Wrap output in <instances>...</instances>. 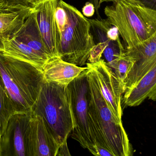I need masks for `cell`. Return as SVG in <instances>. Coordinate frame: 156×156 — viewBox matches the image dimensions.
Masks as SVG:
<instances>
[{"label":"cell","instance_id":"obj_18","mask_svg":"<svg viewBox=\"0 0 156 156\" xmlns=\"http://www.w3.org/2000/svg\"><path fill=\"white\" fill-rule=\"evenodd\" d=\"M16 111L0 78V133L3 134L10 118Z\"/></svg>","mask_w":156,"mask_h":156},{"label":"cell","instance_id":"obj_22","mask_svg":"<svg viewBox=\"0 0 156 156\" xmlns=\"http://www.w3.org/2000/svg\"><path fill=\"white\" fill-rule=\"evenodd\" d=\"M95 12V7L92 3L87 2L82 8V14L85 17H91Z\"/></svg>","mask_w":156,"mask_h":156},{"label":"cell","instance_id":"obj_3","mask_svg":"<svg viewBox=\"0 0 156 156\" xmlns=\"http://www.w3.org/2000/svg\"><path fill=\"white\" fill-rule=\"evenodd\" d=\"M104 13L118 29L126 50L146 41L156 32V11L138 0H116L105 8Z\"/></svg>","mask_w":156,"mask_h":156},{"label":"cell","instance_id":"obj_8","mask_svg":"<svg viewBox=\"0 0 156 156\" xmlns=\"http://www.w3.org/2000/svg\"><path fill=\"white\" fill-rule=\"evenodd\" d=\"M33 113H16L11 117L1 136L0 156H28L27 134Z\"/></svg>","mask_w":156,"mask_h":156},{"label":"cell","instance_id":"obj_20","mask_svg":"<svg viewBox=\"0 0 156 156\" xmlns=\"http://www.w3.org/2000/svg\"><path fill=\"white\" fill-rule=\"evenodd\" d=\"M55 16L59 30L62 34V32L65 30L67 23L68 17L66 12L60 2V0H58V2L56 9Z\"/></svg>","mask_w":156,"mask_h":156},{"label":"cell","instance_id":"obj_5","mask_svg":"<svg viewBox=\"0 0 156 156\" xmlns=\"http://www.w3.org/2000/svg\"><path fill=\"white\" fill-rule=\"evenodd\" d=\"M67 14L68 21L62 32L58 57L79 67L86 65L95 46L91 25L76 7L60 0Z\"/></svg>","mask_w":156,"mask_h":156},{"label":"cell","instance_id":"obj_10","mask_svg":"<svg viewBox=\"0 0 156 156\" xmlns=\"http://www.w3.org/2000/svg\"><path fill=\"white\" fill-rule=\"evenodd\" d=\"M26 141L28 156H57L60 147L43 118L33 114Z\"/></svg>","mask_w":156,"mask_h":156},{"label":"cell","instance_id":"obj_19","mask_svg":"<svg viewBox=\"0 0 156 156\" xmlns=\"http://www.w3.org/2000/svg\"><path fill=\"white\" fill-rule=\"evenodd\" d=\"M134 64V60L125 54L120 58L107 65L112 69L124 88L125 82Z\"/></svg>","mask_w":156,"mask_h":156},{"label":"cell","instance_id":"obj_28","mask_svg":"<svg viewBox=\"0 0 156 156\" xmlns=\"http://www.w3.org/2000/svg\"><path fill=\"white\" fill-rule=\"evenodd\" d=\"M116 1V0H99V5H101L102 3L105 2H113Z\"/></svg>","mask_w":156,"mask_h":156},{"label":"cell","instance_id":"obj_13","mask_svg":"<svg viewBox=\"0 0 156 156\" xmlns=\"http://www.w3.org/2000/svg\"><path fill=\"white\" fill-rule=\"evenodd\" d=\"M88 69L87 67H79L55 56L48 60L43 72L46 81L68 86L82 72Z\"/></svg>","mask_w":156,"mask_h":156},{"label":"cell","instance_id":"obj_9","mask_svg":"<svg viewBox=\"0 0 156 156\" xmlns=\"http://www.w3.org/2000/svg\"><path fill=\"white\" fill-rule=\"evenodd\" d=\"M58 1L41 0L32 5L41 34L53 57H58L62 37L55 16Z\"/></svg>","mask_w":156,"mask_h":156},{"label":"cell","instance_id":"obj_29","mask_svg":"<svg viewBox=\"0 0 156 156\" xmlns=\"http://www.w3.org/2000/svg\"><path fill=\"white\" fill-rule=\"evenodd\" d=\"M41 1V0H31V2H32V5H34V4H35L36 3L38 2L39 1Z\"/></svg>","mask_w":156,"mask_h":156},{"label":"cell","instance_id":"obj_32","mask_svg":"<svg viewBox=\"0 0 156 156\" xmlns=\"http://www.w3.org/2000/svg\"><path fill=\"white\" fill-rule=\"evenodd\" d=\"M29 1H30V3H31V5H32V2H31V0H29Z\"/></svg>","mask_w":156,"mask_h":156},{"label":"cell","instance_id":"obj_4","mask_svg":"<svg viewBox=\"0 0 156 156\" xmlns=\"http://www.w3.org/2000/svg\"><path fill=\"white\" fill-rule=\"evenodd\" d=\"M32 113L43 118L59 146L67 141L73 129L68 85L44 80Z\"/></svg>","mask_w":156,"mask_h":156},{"label":"cell","instance_id":"obj_21","mask_svg":"<svg viewBox=\"0 0 156 156\" xmlns=\"http://www.w3.org/2000/svg\"><path fill=\"white\" fill-rule=\"evenodd\" d=\"M27 5L23 6H16L10 4L5 0H0V12H11L24 8Z\"/></svg>","mask_w":156,"mask_h":156},{"label":"cell","instance_id":"obj_26","mask_svg":"<svg viewBox=\"0 0 156 156\" xmlns=\"http://www.w3.org/2000/svg\"><path fill=\"white\" fill-rule=\"evenodd\" d=\"M145 5L156 11V0H138Z\"/></svg>","mask_w":156,"mask_h":156},{"label":"cell","instance_id":"obj_7","mask_svg":"<svg viewBox=\"0 0 156 156\" xmlns=\"http://www.w3.org/2000/svg\"><path fill=\"white\" fill-rule=\"evenodd\" d=\"M86 65L94 74L99 90L109 108L115 115L122 121L124 92L122 82L112 69L102 59L93 63L87 62Z\"/></svg>","mask_w":156,"mask_h":156},{"label":"cell","instance_id":"obj_14","mask_svg":"<svg viewBox=\"0 0 156 156\" xmlns=\"http://www.w3.org/2000/svg\"><path fill=\"white\" fill-rule=\"evenodd\" d=\"M13 38L27 45L48 60L53 57L39 30L34 9Z\"/></svg>","mask_w":156,"mask_h":156},{"label":"cell","instance_id":"obj_2","mask_svg":"<svg viewBox=\"0 0 156 156\" xmlns=\"http://www.w3.org/2000/svg\"><path fill=\"white\" fill-rule=\"evenodd\" d=\"M0 78L16 112H32L44 80L43 71L0 52Z\"/></svg>","mask_w":156,"mask_h":156},{"label":"cell","instance_id":"obj_25","mask_svg":"<svg viewBox=\"0 0 156 156\" xmlns=\"http://www.w3.org/2000/svg\"><path fill=\"white\" fill-rule=\"evenodd\" d=\"M67 145V141L62 144L58 149L57 156H70Z\"/></svg>","mask_w":156,"mask_h":156},{"label":"cell","instance_id":"obj_17","mask_svg":"<svg viewBox=\"0 0 156 156\" xmlns=\"http://www.w3.org/2000/svg\"><path fill=\"white\" fill-rule=\"evenodd\" d=\"M34 10L32 5L11 12H0V36L14 37Z\"/></svg>","mask_w":156,"mask_h":156},{"label":"cell","instance_id":"obj_6","mask_svg":"<svg viewBox=\"0 0 156 156\" xmlns=\"http://www.w3.org/2000/svg\"><path fill=\"white\" fill-rule=\"evenodd\" d=\"M88 70L82 72L68 85L73 123L71 137L94 155L95 142L88 117Z\"/></svg>","mask_w":156,"mask_h":156},{"label":"cell","instance_id":"obj_30","mask_svg":"<svg viewBox=\"0 0 156 156\" xmlns=\"http://www.w3.org/2000/svg\"><path fill=\"white\" fill-rule=\"evenodd\" d=\"M2 50V43L1 41V37L0 36V52Z\"/></svg>","mask_w":156,"mask_h":156},{"label":"cell","instance_id":"obj_12","mask_svg":"<svg viewBox=\"0 0 156 156\" xmlns=\"http://www.w3.org/2000/svg\"><path fill=\"white\" fill-rule=\"evenodd\" d=\"M147 99L156 101V64L132 88L125 92L122 108L139 106Z\"/></svg>","mask_w":156,"mask_h":156},{"label":"cell","instance_id":"obj_1","mask_svg":"<svg viewBox=\"0 0 156 156\" xmlns=\"http://www.w3.org/2000/svg\"><path fill=\"white\" fill-rule=\"evenodd\" d=\"M87 79L88 117L95 146L108 149L114 156H133V149L122 121L109 108L99 90L94 74L89 68Z\"/></svg>","mask_w":156,"mask_h":156},{"label":"cell","instance_id":"obj_11","mask_svg":"<svg viewBox=\"0 0 156 156\" xmlns=\"http://www.w3.org/2000/svg\"><path fill=\"white\" fill-rule=\"evenodd\" d=\"M125 54L135 64L124 85L123 91L133 87L156 64V32L149 39L128 50Z\"/></svg>","mask_w":156,"mask_h":156},{"label":"cell","instance_id":"obj_31","mask_svg":"<svg viewBox=\"0 0 156 156\" xmlns=\"http://www.w3.org/2000/svg\"><path fill=\"white\" fill-rule=\"evenodd\" d=\"M1 133H0V143H1Z\"/></svg>","mask_w":156,"mask_h":156},{"label":"cell","instance_id":"obj_24","mask_svg":"<svg viewBox=\"0 0 156 156\" xmlns=\"http://www.w3.org/2000/svg\"><path fill=\"white\" fill-rule=\"evenodd\" d=\"M12 5L16 6H23L25 5H31L29 0H5Z\"/></svg>","mask_w":156,"mask_h":156},{"label":"cell","instance_id":"obj_23","mask_svg":"<svg viewBox=\"0 0 156 156\" xmlns=\"http://www.w3.org/2000/svg\"><path fill=\"white\" fill-rule=\"evenodd\" d=\"M95 152L94 155L97 156H114L113 154L109 151L108 149L100 146L95 145Z\"/></svg>","mask_w":156,"mask_h":156},{"label":"cell","instance_id":"obj_16","mask_svg":"<svg viewBox=\"0 0 156 156\" xmlns=\"http://www.w3.org/2000/svg\"><path fill=\"white\" fill-rule=\"evenodd\" d=\"M2 50L1 52L15 58L28 62L43 71L48 60L33 49L14 38L1 37Z\"/></svg>","mask_w":156,"mask_h":156},{"label":"cell","instance_id":"obj_27","mask_svg":"<svg viewBox=\"0 0 156 156\" xmlns=\"http://www.w3.org/2000/svg\"><path fill=\"white\" fill-rule=\"evenodd\" d=\"M89 1L90 2L92 3L94 5L95 11H96L98 16H99V9L100 8V6H101V5H99V0H89Z\"/></svg>","mask_w":156,"mask_h":156},{"label":"cell","instance_id":"obj_15","mask_svg":"<svg viewBox=\"0 0 156 156\" xmlns=\"http://www.w3.org/2000/svg\"><path fill=\"white\" fill-rule=\"evenodd\" d=\"M97 43H101L105 47L103 55L107 64L122 56L126 52L125 48L121 39L113 40L108 37L107 26L108 20L106 19H89Z\"/></svg>","mask_w":156,"mask_h":156}]
</instances>
